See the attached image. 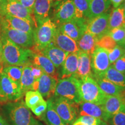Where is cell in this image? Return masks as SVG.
Instances as JSON below:
<instances>
[{"instance_id": "obj_53", "label": "cell", "mask_w": 125, "mask_h": 125, "mask_svg": "<svg viewBox=\"0 0 125 125\" xmlns=\"http://www.w3.org/2000/svg\"><path fill=\"white\" fill-rule=\"evenodd\" d=\"M1 1H2V0H0V3H1Z\"/></svg>"}, {"instance_id": "obj_26", "label": "cell", "mask_w": 125, "mask_h": 125, "mask_svg": "<svg viewBox=\"0 0 125 125\" xmlns=\"http://www.w3.org/2000/svg\"><path fill=\"white\" fill-rule=\"evenodd\" d=\"M51 7V1L35 0L33 8V13L37 24L49 18V13Z\"/></svg>"}, {"instance_id": "obj_15", "label": "cell", "mask_w": 125, "mask_h": 125, "mask_svg": "<svg viewBox=\"0 0 125 125\" xmlns=\"http://www.w3.org/2000/svg\"><path fill=\"white\" fill-rule=\"evenodd\" d=\"M78 116H93L100 119L101 121L107 122L108 119L110 118L101 105H97L93 103L81 101L78 104Z\"/></svg>"}, {"instance_id": "obj_55", "label": "cell", "mask_w": 125, "mask_h": 125, "mask_svg": "<svg viewBox=\"0 0 125 125\" xmlns=\"http://www.w3.org/2000/svg\"></svg>"}, {"instance_id": "obj_9", "label": "cell", "mask_w": 125, "mask_h": 125, "mask_svg": "<svg viewBox=\"0 0 125 125\" xmlns=\"http://www.w3.org/2000/svg\"><path fill=\"white\" fill-rule=\"evenodd\" d=\"M111 65L107 49L96 47L91 54V66L93 76L102 77Z\"/></svg>"}, {"instance_id": "obj_4", "label": "cell", "mask_w": 125, "mask_h": 125, "mask_svg": "<svg viewBox=\"0 0 125 125\" xmlns=\"http://www.w3.org/2000/svg\"><path fill=\"white\" fill-rule=\"evenodd\" d=\"M79 82L81 101L102 105L107 95L101 90L94 78L89 76L79 80Z\"/></svg>"}, {"instance_id": "obj_35", "label": "cell", "mask_w": 125, "mask_h": 125, "mask_svg": "<svg viewBox=\"0 0 125 125\" xmlns=\"http://www.w3.org/2000/svg\"><path fill=\"white\" fill-rule=\"evenodd\" d=\"M101 121L94 117L83 115L76 119L72 124L69 125H100Z\"/></svg>"}, {"instance_id": "obj_6", "label": "cell", "mask_w": 125, "mask_h": 125, "mask_svg": "<svg viewBox=\"0 0 125 125\" xmlns=\"http://www.w3.org/2000/svg\"><path fill=\"white\" fill-rule=\"evenodd\" d=\"M6 15L26 20L33 26L34 29L37 27V23L34 17L33 10L26 8L19 1L2 0L0 3V15L4 16Z\"/></svg>"}, {"instance_id": "obj_13", "label": "cell", "mask_w": 125, "mask_h": 125, "mask_svg": "<svg viewBox=\"0 0 125 125\" xmlns=\"http://www.w3.org/2000/svg\"><path fill=\"white\" fill-rule=\"evenodd\" d=\"M0 88L8 101H18L23 95L19 84L11 80L2 71L0 73Z\"/></svg>"}, {"instance_id": "obj_25", "label": "cell", "mask_w": 125, "mask_h": 125, "mask_svg": "<svg viewBox=\"0 0 125 125\" xmlns=\"http://www.w3.org/2000/svg\"><path fill=\"white\" fill-rule=\"evenodd\" d=\"M97 41V38L94 35L86 31L76 42L79 51L91 55L96 48Z\"/></svg>"}, {"instance_id": "obj_49", "label": "cell", "mask_w": 125, "mask_h": 125, "mask_svg": "<svg viewBox=\"0 0 125 125\" xmlns=\"http://www.w3.org/2000/svg\"><path fill=\"white\" fill-rule=\"evenodd\" d=\"M123 9H124V13H125V0H124V2L123 3Z\"/></svg>"}, {"instance_id": "obj_16", "label": "cell", "mask_w": 125, "mask_h": 125, "mask_svg": "<svg viewBox=\"0 0 125 125\" xmlns=\"http://www.w3.org/2000/svg\"><path fill=\"white\" fill-rule=\"evenodd\" d=\"M32 52L31 62L32 65L40 67L45 74L49 75L57 79L56 67L48 57L41 53L40 51L30 49Z\"/></svg>"}, {"instance_id": "obj_19", "label": "cell", "mask_w": 125, "mask_h": 125, "mask_svg": "<svg viewBox=\"0 0 125 125\" xmlns=\"http://www.w3.org/2000/svg\"><path fill=\"white\" fill-rule=\"evenodd\" d=\"M52 62L56 68H60L63 64L69 53L62 51L52 43L40 51Z\"/></svg>"}, {"instance_id": "obj_48", "label": "cell", "mask_w": 125, "mask_h": 125, "mask_svg": "<svg viewBox=\"0 0 125 125\" xmlns=\"http://www.w3.org/2000/svg\"><path fill=\"white\" fill-rule=\"evenodd\" d=\"M100 125H109L108 124V123H107V122H105L101 121V122L100 123Z\"/></svg>"}, {"instance_id": "obj_37", "label": "cell", "mask_w": 125, "mask_h": 125, "mask_svg": "<svg viewBox=\"0 0 125 125\" xmlns=\"http://www.w3.org/2000/svg\"><path fill=\"white\" fill-rule=\"evenodd\" d=\"M125 49L117 45L113 49L108 50V58L111 65L125 54Z\"/></svg>"}, {"instance_id": "obj_22", "label": "cell", "mask_w": 125, "mask_h": 125, "mask_svg": "<svg viewBox=\"0 0 125 125\" xmlns=\"http://www.w3.org/2000/svg\"><path fill=\"white\" fill-rule=\"evenodd\" d=\"M78 52L69 53L62 65L60 79L74 76L78 69Z\"/></svg>"}, {"instance_id": "obj_39", "label": "cell", "mask_w": 125, "mask_h": 125, "mask_svg": "<svg viewBox=\"0 0 125 125\" xmlns=\"http://www.w3.org/2000/svg\"><path fill=\"white\" fill-rule=\"evenodd\" d=\"M47 108V102L44 100L39 103L38 105L32 108L31 109V111L35 114L36 116L40 117L42 114L44 113Z\"/></svg>"}, {"instance_id": "obj_2", "label": "cell", "mask_w": 125, "mask_h": 125, "mask_svg": "<svg viewBox=\"0 0 125 125\" xmlns=\"http://www.w3.org/2000/svg\"><path fill=\"white\" fill-rule=\"evenodd\" d=\"M3 112L9 125H37L38 123L23 101L8 103Z\"/></svg>"}, {"instance_id": "obj_45", "label": "cell", "mask_w": 125, "mask_h": 125, "mask_svg": "<svg viewBox=\"0 0 125 125\" xmlns=\"http://www.w3.org/2000/svg\"><path fill=\"white\" fill-rule=\"evenodd\" d=\"M67 0H52V2L51 3V6L53 8L56 7L58 5L62 4V3L65 2Z\"/></svg>"}, {"instance_id": "obj_8", "label": "cell", "mask_w": 125, "mask_h": 125, "mask_svg": "<svg viewBox=\"0 0 125 125\" xmlns=\"http://www.w3.org/2000/svg\"><path fill=\"white\" fill-rule=\"evenodd\" d=\"M2 34L11 41L21 48L31 49L34 45L33 35L17 30L8 24L1 16L0 21V34Z\"/></svg>"}, {"instance_id": "obj_7", "label": "cell", "mask_w": 125, "mask_h": 125, "mask_svg": "<svg viewBox=\"0 0 125 125\" xmlns=\"http://www.w3.org/2000/svg\"><path fill=\"white\" fill-rule=\"evenodd\" d=\"M50 98L56 111L65 125L72 124L78 118V104L61 97Z\"/></svg>"}, {"instance_id": "obj_41", "label": "cell", "mask_w": 125, "mask_h": 125, "mask_svg": "<svg viewBox=\"0 0 125 125\" xmlns=\"http://www.w3.org/2000/svg\"><path fill=\"white\" fill-rule=\"evenodd\" d=\"M31 74L33 76L34 80H38L41 76L44 73L42 69H41L40 67L35 66V65H32L31 64Z\"/></svg>"}, {"instance_id": "obj_50", "label": "cell", "mask_w": 125, "mask_h": 125, "mask_svg": "<svg viewBox=\"0 0 125 125\" xmlns=\"http://www.w3.org/2000/svg\"><path fill=\"white\" fill-rule=\"evenodd\" d=\"M9 1H19V0H8Z\"/></svg>"}, {"instance_id": "obj_27", "label": "cell", "mask_w": 125, "mask_h": 125, "mask_svg": "<svg viewBox=\"0 0 125 125\" xmlns=\"http://www.w3.org/2000/svg\"><path fill=\"white\" fill-rule=\"evenodd\" d=\"M110 6V0H89V20L108 12Z\"/></svg>"}, {"instance_id": "obj_5", "label": "cell", "mask_w": 125, "mask_h": 125, "mask_svg": "<svg viewBox=\"0 0 125 125\" xmlns=\"http://www.w3.org/2000/svg\"><path fill=\"white\" fill-rule=\"evenodd\" d=\"M79 86V80L73 76L60 79L56 84L54 96L61 97L78 104L81 101Z\"/></svg>"}, {"instance_id": "obj_10", "label": "cell", "mask_w": 125, "mask_h": 125, "mask_svg": "<svg viewBox=\"0 0 125 125\" xmlns=\"http://www.w3.org/2000/svg\"><path fill=\"white\" fill-rule=\"evenodd\" d=\"M75 8L73 0H67L53 8L52 21L57 26L68 22L75 18Z\"/></svg>"}, {"instance_id": "obj_31", "label": "cell", "mask_w": 125, "mask_h": 125, "mask_svg": "<svg viewBox=\"0 0 125 125\" xmlns=\"http://www.w3.org/2000/svg\"><path fill=\"white\" fill-rule=\"evenodd\" d=\"M75 8V18L89 20V0H73Z\"/></svg>"}, {"instance_id": "obj_29", "label": "cell", "mask_w": 125, "mask_h": 125, "mask_svg": "<svg viewBox=\"0 0 125 125\" xmlns=\"http://www.w3.org/2000/svg\"><path fill=\"white\" fill-rule=\"evenodd\" d=\"M31 62L23 67L22 75L20 81V89L23 94L30 90H32L34 83L33 76L31 74Z\"/></svg>"}, {"instance_id": "obj_11", "label": "cell", "mask_w": 125, "mask_h": 125, "mask_svg": "<svg viewBox=\"0 0 125 125\" xmlns=\"http://www.w3.org/2000/svg\"><path fill=\"white\" fill-rule=\"evenodd\" d=\"M110 13L108 12L89 20L86 31L93 34L99 40L109 31V19Z\"/></svg>"}, {"instance_id": "obj_21", "label": "cell", "mask_w": 125, "mask_h": 125, "mask_svg": "<svg viewBox=\"0 0 125 125\" xmlns=\"http://www.w3.org/2000/svg\"><path fill=\"white\" fill-rule=\"evenodd\" d=\"M93 78L99 86L101 90L106 95L123 96V94L125 93V88L115 85L105 78L94 76H93Z\"/></svg>"}, {"instance_id": "obj_43", "label": "cell", "mask_w": 125, "mask_h": 125, "mask_svg": "<svg viewBox=\"0 0 125 125\" xmlns=\"http://www.w3.org/2000/svg\"><path fill=\"white\" fill-rule=\"evenodd\" d=\"M111 4L113 5L114 8L119 7L124 2V0H110Z\"/></svg>"}, {"instance_id": "obj_12", "label": "cell", "mask_w": 125, "mask_h": 125, "mask_svg": "<svg viewBox=\"0 0 125 125\" xmlns=\"http://www.w3.org/2000/svg\"><path fill=\"white\" fill-rule=\"evenodd\" d=\"M87 21L74 18L68 22L57 26V28L70 38L77 42L86 30Z\"/></svg>"}, {"instance_id": "obj_24", "label": "cell", "mask_w": 125, "mask_h": 125, "mask_svg": "<svg viewBox=\"0 0 125 125\" xmlns=\"http://www.w3.org/2000/svg\"><path fill=\"white\" fill-rule=\"evenodd\" d=\"M2 17L8 23L10 27L17 30L33 35L34 28L28 21L20 18L8 15H6Z\"/></svg>"}, {"instance_id": "obj_42", "label": "cell", "mask_w": 125, "mask_h": 125, "mask_svg": "<svg viewBox=\"0 0 125 125\" xmlns=\"http://www.w3.org/2000/svg\"><path fill=\"white\" fill-rule=\"evenodd\" d=\"M19 1L26 8L29 9V10H33L35 0H19Z\"/></svg>"}, {"instance_id": "obj_52", "label": "cell", "mask_w": 125, "mask_h": 125, "mask_svg": "<svg viewBox=\"0 0 125 125\" xmlns=\"http://www.w3.org/2000/svg\"><path fill=\"white\" fill-rule=\"evenodd\" d=\"M124 29H125V26H124Z\"/></svg>"}, {"instance_id": "obj_40", "label": "cell", "mask_w": 125, "mask_h": 125, "mask_svg": "<svg viewBox=\"0 0 125 125\" xmlns=\"http://www.w3.org/2000/svg\"><path fill=\"white\" fill-rule=\"evenodd\" d=\"M111 65L115 69L125 75V54L118 60L112 63Z\"/></svg>"}, {"instance_id": "obj_44", "label": "cell", "mask_w": 125, "mask_h": 125, "mask_svg": "<svg viewBox=\"0 0 125 125\" xmlns=\"http://www.w3.org/2000/svg\"><path fill=\"white\" fill-rule=\"evenodd\" d=\"M8 100L7 98L5 96L3 92L0 88V103H7Z\"/></svg>"}, {"instance_id": "obj_47", "label": "cell", "mask_w": 125, "mask_h": 125, "mask_svg": "<svg viewBox=\"0 0 125 125\" xmlns=\"http://www.w3.org/2000/svg\"><path fill=\"white\" fill-rule=\"evenodd\" d=\"M1 54H2V42L0 39V69H3L2 62L1 60Z\"/></svg>"}, {"instance_id": "obj_3", "label": "cell", "mask_w": 125, "mask_h": 125, "mask_svg": "<svg viewBox=\"0 0 125 125\" xmlns=\"http://www.w3.org/2000/svg\"><path fill=\"white\" fill-rule=\"evenodd\" d=\"M57 28L49 18L39 23L34 30V45L31 48L41 51L52 43Z\"/></svg>"}, {"instance_id": "obj_14", "label": "cell", "mask_w": 125, "mask_h": 125, "mask_svg": "<svg viewBox=\"0 0 125 125\" xmlns=\"http://www.w3.org/2000/svg\"><path fill=\"white\" fill-rule=\"evenodd\" d=\"M57 81L53 76L43 73L38 80L34 81L32 90L38 92L43 97L50 98L54 94Z\"/></svg>"}, {"instance_id": "obj_23", "label": "cell", "mask_w": 125, "mask_h": 125, "mask_svg": "<svg viewBox=\"0 0 125 125\" xmlns=\"http://www.w3.org/2000/svg\"><path fill=\"white\" fill-rule=\"evenodd\" d=\"M47 108L40 118L46 125H66L59 116L53 105L52 101L49 98L47 100Z\"/></svg>"}, {"instance_id": "obj_33", "label": "cell", "mask_w": 125, "mask_h": 125, "mask_svg": "<svg viewBox=\"0 0 125 125\" xmlns=\"http://www.w3.org/2000/svg\"><path fill=\"white\" fill-rule=\"evenodd\" d=\"M25 94V104L30 109L44 100L42 95L37 91L30 90Z\"/></svg>"}, {"instance_id": "obj_18", "label": "cell", "mask_w": 125, "mask_h": 125, "mask_svg": "<svg viewBox=\"0 0 125 125\" xmlns=\"http://www.w3.org/2000/svg\"><path fill=\"white\" fill-rule=\"evenodd\" d=\"M91 66V55L79 51L78 57V69L74 77L81 80L91 76L93 77Z\"/></svg>"}, {"instance_id": "obj_34", "label": "cell", "mask_w": 125, "mask_h": 125, "mask_svg": "<svg viewBox=\"0 0 125 125\" xmlns=\"http://www.w3.org/2000/svg\"><path fill=\"white\" fill-rule=\"evenodd\" d=\"M107 34L110 35L119 46L125 49V33L124 26L115 28L108 32Z\"/></svg>"}, {"instance_id": "obj_28", "label": "cell", "mask_w": 125, "mask_h": 125, "mask_svg": "<svg viewBox=\"0 0 125 125\" xmlns=\"http://www.w3.org/2000/svg\"><path fill=\"white\" fill-rule=\"evenodd\" d=\"M125 17L123 4L119 7L112 9L109 19V31L111 30L125 26Z\"/></svg>"}, {"instance_id": "obj_1", "label": "cell", "mask_w": 125, "mask_h": 125, "mask_svg": "<svg viewBox=\"0 0 125 125\" xmlns=\"http://www.w3.org/2000/svg\"><path fill=\"white\" fill-rule=\"evenodd\" d=\"M0 39L2 42V63L9 65L24 66L31 62L32 52L30 49L18 46L2 34H0Z\"/></svg>"}, {"instance_id": "obj_51", "label": "cell", "mask_w": 125, "mask_h": 125, "mask_svg": "<svg viewBox=\"0 0 125 125\" xmlns=\"http://www.w3.org/2000/svg\"><path fill=\"white\" fill-rule=\"evenodd\" d=\"M2 71V69H0V73H1Z\"/></svg>"}, {"instance_id": "obj_46", "label": "cell", "mask_w": 125, "mask_h": 125, "mask_svg": "<svg viewBox=\"0 0 125 125\" xmlns=\"http://www.w3.org/2000/svg\"><path fill=\"white\" fill-rule=\"evenodd\" d=\"M0 125H9L5 118L0 114Z\"/></svg>"}, {"instance_id": "obj_20", "label": "cell", "mask_w": 125, "mask_h": 125, "mask_svg": "<svg viewBox=\"0 0 125 125\" xmlns=\"http://www.w3.org/2000/svg\"><path fill=\"white\" fill-rule=\"evenodd\" d=\"M101 106L104 111L111 117L125 107V98L123 96L107 95Z\"/></svg>"}, {"instance_id": "obj_30", "label": "cell", "mask_w": 125, "mask_h": 125, "mask_svg": "<svg viewBox=\"0 0 125 125\" xmlns=\"http://www.w3.org/2000/svg\"><path fill=\"white\" fill-rule=\"evenodd\" d=\"M102 77L105 78L115 85L125 88V75L117 71L112 65L109 67Z\"/></svg>"}, {"instance_id": "obj_17", "label": "cell", "mask_w": 125, "mask_h": 125, "mask_svg": "<svg viewBox=\"0 0 125 125\" xmlns=\"http://www.w3.org/2000/svg\"><path fill=\"white\" fill-rule=\"evenodd\" d=\"M52 43L62 51L69 53L79 52L77 42L75 41L64 34L58 28L56 29Z\"/></svg>"}, {"instance_id": "obj_38", "label": "cell", "mask_w": 125, "mask_h": 125, "mask_svg": "<svg viewBox=\"0 0 125 125\" xmlns=\"http://www.w3.org/2000/svg\"><path fill=\"white\" fill-rule=\"evenodd\" d=\"M107 123L109 125H125V107L108 119Z\"/></svg>"}, {"instance_id": "obj_54", "label": "cell", "mask_w": 125, "mask_h": 125, "mask_svg": "<svg viewBox=\"0 0 125 125\" xmlns=\"http://www.w3.org/2000/svg\"><path fill=\"white\" fill-rule=\"evenodd\" d=\"M49 1H52V0H49Z\"/></svg>"}, {"instance_id": "obj_32", "label": "cell", "mask_w": 125, "mask_h": 125, "mask_svg": "<svg viewBox=\"0 0 125 125\" xmlns=\"http://www.w3.org/2000/svg\"><path fill=\"white\" fill-rule=\"evenodd\" d=\"M24 66L8 65L3 68L2 72H4L11 80L20 85V81Z\"/></svg>"}, {"instance_id": "obj_36", "label": "cell", "mask_w": 125, "mask_h": 125, "mask_svg": "<svg viewBox=\"0 0 125 125\" xmlns=\"http://www.w3.org/2000/svg\"><path fill=\"white\" fill-rule=\"evenodd\" d=\"M116 45L117 43L108 34H106L103 36L101 38L98 40L96 42L97 47L104 48L107 51L113 49Z\"/></svg>"}]
</instances>
